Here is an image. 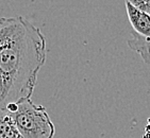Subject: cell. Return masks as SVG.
Masks as SVG:
<instances>
[{
  "instance_id": "1",
  "label": "cell",
  "mask_w": 150,
  "mask_h": 138,
  "mask_svg": "<svg viewBox=\"0 0 150 138\" xmlns=\"http://www.w3.org/2000/svg\"><path fill=\"white\" fill-rule=\"evenodd\" d=\"M47 40L25 17H0V112L31 99L38 75L46 62Z\"/></svg>"
},
{
  "instance_id": "2",
  "label": "cell",
  "mask_w": 150,
  "mask_h": 138,
  "mask_svg": "<svg viewBox=\"0 0 150 138\" xmlns=\"http://www.w3.org/2000/svg\"><path fill=\"white\" fill-rule=\"evenodd\" d=\"M11 116L23 138H53L55 127L46 108L31 99L18 101Z\"/></svg>"
},
{
  "instance_id": "4",
  "label": "cell",
  "mask_w": 150,
  "mask_h": 138,
  "mask_svg": "<svg viewBox=\"0 0 150 138\" xmlns=\"http://www.w3.org/2000/svg\"><path fill=\"white\" fill-rule=\"evenodd\" d=\"M128 46L131 50L137 52L145 63L150 65V40L142 37L132 31L131 38L128 40Z\"/></svg>"
},
{
  "instance_id": "6",
  "label": "cell",
  "mask_w": 150,
  "mask_h": 138,
  "mask_svg": "<svg viewBox=\"0 0 150 138\" xmlns=\"http://www.w3.org/2000/svg\"><path fill=\"white\" fill-rule=\"evenodd\" d=\"M126 1L131 3L133 6H135L137 9L150 14V0H126Z\"/></svg>"
},
{
  "instance_id": "5",
  "label": "cell",
  "mask_w": 150,
  "mask_h": 138,
  "mask_svg": "<svg viewBox=\"0 0 150 138\" xmlns=\"http://www.w3.org/2000/svg\"><path fill=\"white\" fill-rule=\"evenodd\" d=\"M0 138H23L8 112H0Z\"/></svg>"
},
{
  "instance_id": "3",
  "label": "cell",
  "mask_w": 150,
  "mask_h": 138,
  "mask_svg": "<svg viewBox=\"0 0 150 138\" xmlns=\"http://www.w3.org/2000/svg\"><path fill=\"white\" fill-rule=\"evenodd\" d=\"M126 10L133 31L136 34L150 40V14L133 6L126 1Z\"/></svg>"
}]
</instances>
